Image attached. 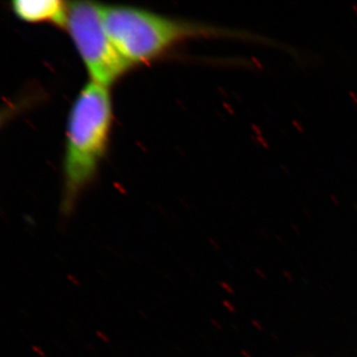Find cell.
I'll return each instance as SVG.
<instances>
[{"label":"cell","instance_id":"6da1fadb","mask_svg":"<svg viewBox=\"0 0 357 357\" xmlns=\"http://www.w3.org/2000/svg\"><path fill=\"white\" fill-rule=\"evenodd\" d=\"M112 123L109 86L91 81L70 109L64 159L62 211L69 215L79 195L96 177L107 152Z\"/></svg>","mask_w":357,"mask_h":357},{"label":"cell","instance_id":"7a4b0ae2","mask_svg":"<svg viewBox=\"0 0 357 357\" xmlns=\"http://www.w3.org/2000/svg\"><path fill=\"white\" fill-rule=\"evenodd\" d=\"M110 38L131 66L161 57L185 40L202 36H238L261 39L249 32L185 22L137 7L102 6Z\"/></svg>","mask_w":357,"mask_h":357},{"label":"cell","instance_id":"3957f363","mask_svg":"<svg viewBox=\"0 0 357 357\" xmlns=\"http://www.w3.org/2000/svg\"><path fill=\"white\" fill-rule=\"evenodd\" d=\"M65 28L86 66L91 81L109 88L132 67L110 38L100 4L93 1L69 2Z\"/></svg>","mask_w":357,"mask_h":357},{"label":"cell","instance_id":"277c9868","mask_svg":"<svg viewBox=\"0 0 357 357\" xmlns=\"http://www.w3.org/2000/svg\"><path fill=\"white\" fill-rule=\"evenodd\" d=\"M13 13L29 23H53L65 27L69 2L61 0H14Z\"/></svg>","mask_w":357,"mask_h":357}]
</instances>
